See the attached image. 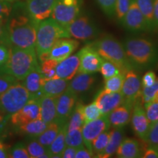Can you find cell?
<instances>
[{
    "instance_id": "obj_1",
    "label": "cell",
    "mask_w": 158,
    "mask_h": 158,
    "mask_svg": "<svg viewBox=\"0 0 158 158\" xmlns=\"http://www.w3.org/2000/svg\"><path fill=\"white\" fill-rule=\"evenodd\" d=\"M38 23L27 14L15 13L10 15L6 23V37L9 47L35 48Z\"/></svg>"
},
{
    "instance_id": "obj_2",
    "label": "cell",
    "mask_w": 158,
    "mask_h": 158,
    "mask_svg": "<svg viewBox=\"0 0 158 158\" xmlns=\"http://www.w3.org/2000/svg\"><path fill=\"white\" fill-rule=\"evenodd\" d=\"M123 45L134 69L158 68V45L152 40L142 37H128L124 41Z\"/></svg>"
},
{
    "instance_id": "obj_3",
    "label": "cell",
    "mask_w": 158,
    "mask_h": 158,
    "mask_svg": "<svg viewBox=\"0 0 158 158\" xmlns=\"http://www.w3.org/2000/svg\"><path fill=\"white\" fill-rule=\"evenodd\" d=\"M64 37H70L68 30L52 18L40 21L37 27L35 43V51L40 62L48 59V53L54 43Z\"/></svg>"
},
{
    "instance_id": "obj_4",
    "label": "cell",
    "mask_w": 158,
    "mask_h": 158,
    "mask_svg": "<svg viewBox=\"0 0 158 158\" xmlns=\"http://www.w3.org/2000/svg\"><path fill=\"white\" fill-rule=\"evenodd\" d=\"M89 44L93 46L102 59L113 62L122 73H125L127 70H134L126 54L123 44L111 35H105Z\"/></svg>"
},
{
    "instance_id": "obj_5",
    "label": "cell",
    "mask_w": 158,
    "mask_h": 158,
    "mask_svg": "<svg viewBox=\"0 0 158 158\" xmlns=\"http://www.w3.org/2000/svg\"><path fill=\"white\" fill-rule=\"evenodd\" d=\"M39 65L35 48L10 47V56L6 68V74L10 75L21 81Z\"/></svg>"
},
{
    "instance_id": "obj_6",
    "label": "cell",
    "mask_w": 158,
    "mask_h": 158,
    "mask_svg": "<svg viewBox=\"0 0 158 158\" xmlns=\"http://www.w3.org/2000/svg\"><path fill=\"white\" fill-rule=\"evenodd\" d=\"M32 97L18 81L0 94V111L7 117L23 108Z\"/></svg>"
},
{
    "instance_id": "obj_7",
    "label": "cell",
    "mask_w": 158,
    "mask_h": 158,
    "mask_svg": "<svg viewBox=\"0 0 158 158\" xmlns=\"http://www.w3.org/2000/svg\"><path fill=\"white\" fill-rule=\"evenodd\" d=\"M83 0H56L51 18L66 28L80 15Z\"/></svg>"
},
{
    "instance_id": "obj_8",
    "label": "cell",
    "mask_w": 158,
    "mask_h": 158,
    "mask_svg": "<svg viewBox=\"0 0 158 158\" xmlns=\"http://www.w3.org/2000/svg\"><path fill=\"white\" fill-rule=\"evenodd\" d=\"M70 37L75 40L89 41L97 38L100 30L94 21L86 15H79L66 27Z\"/></svg>"
},
{
    "instance_id": "obj_9",
    "label": "cell",
    "mask_w": 158,
    "mask_h": 158,
    "mask_svg": "<svg viewBox=\"0 0 158 158\" xmlns=\"http://www.w3.org/2000/svg\"><path fill=\"white\" fill-rule=\"evenodd\" d=\"M121 92L124 98V102L133 106L136 102L141 101V78L133 69L125 73Z\"/></svg>"
},
{
    "instance_id": "obj_10",
    "label": "cell",
    "mask_w": 158,
    "mask_h": 158,
    "mask_svg": "<svg viewBox=\"0 0 158 158\" xmlns=\"http://www.w3.org/2000/svg\"><path fill=\"white\" fill-rule=\"evenodd\" d=\"M110 127V124L108 115H102L97 119L85 122L81 127L85 147L92 152V142L100 133L109 130Z\"/></svg>"
},
{
    "instance_id": "obj_11",
    "label": "cell",
    "mask_w": 158,
    "mask_h": 158,
    "mask_svg": "<svg viewBox=\"0 0 158 158\" xmlns=\"http://www.w3.org/2000/svg\"><path fill=\"white\" fill-rule=\"evenodd\" d=\"M80 59L78 72L95 73L100 71L103 59L89 43L78 52Z\"/></svg>"
},
{
    "instance_id": "obj_12",
    "label": "cell",
    "mask_w": 158,
    "mask_h": 158,
    "mask_svg": "<svg viewBox=\"0 0 158 158\" xmlns=\"http://www.w3.org/2000/svg\"><path fill=\"white\" fill-rule=\"evenodd\" d=\"M37 118H40V98L30 99L23 108L11 114L8 119L12 125L16 128Z\"/></svg>"
},
{
    "instance_id": "obj_13",
    "label": "cell",
    "mask_w": 158,
    "mask_h": 158,
    "mask_svg": "<svg viewBox=\"0 0 158 158\" xmlns=\"http://www.w3.org/2000/svg\"><path fill=\"white\" fill-rule=\"evenodd\" d=\"M122 23L124 28L133 32L149 31L146 20L135 0H130V6L122 19Z\"/></svg>"
},
{
    "instance_id": "obj_14",
    "label": "cell",
    "mask_w": 158,
    "mask_h": 158,
    "mask_svg": "<svg viewBox=\"0 0 158 158\" xmlns=\"http://www.w3.org/2000/svg\"><path fill=\"white\" fill-rule=\"evenodd\" d=\"M130 121L135 135L141 140L145 141L151 124L141 100L134 104Z\"/></svg>"
},
{
    "instance_id": "obj_15",
    "label": "cell",
    "mask_w": 158,
    "mask_h": 158,
    "mask_svg": "<svg viewBox=\"0 0 158 158\" xmlns=\"http://www.w3.org/2000/svg\"><path fill=\"white\" fill-rule=\"evenodd\" d=\"M56 0H26L24 7L33 20L40 21L51 17Z\"/></svg>"
},
{
    "instance_id": "obj_16",
    "label": "cell",
    "mask_w": 158,
    "mask_h": 158,
    "mask_svg": "<svg viewBox=\"0 0 158 158\" xmlns=\"http://www.w3.org/2000/svg\"><path fill=\"white\" fill-rule=\"evenodd\" d=\"M94 102H95L102 115H108L110 112L124 102L122 92H109L106 90L100 91L97 94Z\"/></svg>"
},
{
    "instance_id": "obj_17",
    "label": "cell",
    "mask_w": 158,
    "mask_h": 158,
    "mask_svg": "<svg viewBox=\"0 0 158 158\" xmlns=\"http://www.w3.org/2000/svg\"><path fill=\"white\" fill-rule=\"evenodd\" d=\"M76 100V94L68 89L60 94L56 100V119L62 124L67 123L75 107Z\"/></svg>"
},
{
    "instance_id": "obj_18",
    "label": "cell",
    "mask_w": 158,
    "mask_h": 158,
    "mask_svg": "<svg viewBox=\"0 0 158 158\" xmlns=\"http://www.w3.org/2000/svg\"><path fill=\"white\" fill-rule=\"evenodd\" d=\"M78 45L79 42L75 39H70V37L60 38L51 48L48 57L59 62L72 55Z\"/></svg>"
},
{
    "instance_id": "obj_19",
    "label": "cell",
    "mask_w": 158,
    "mask_h": 158,
    "mask_svg": "<svg viewBox=\"0 0 158 158\" xmlns=\"http://www.w3.org/2000/svg\"><path fill=\"white\" fill-rule=\"evenodd\" d=\"M79 65H80V59L78 53L70 55L68 58L58 63L54 78L70 81L78 72Z\"/></svg>"
},
{
    "instance_id": "obj_20",
    "label": "cell",
    "mask_w": 158,
    "mask_h": 158,
    "mask_svg": "<svg viewBox=\"0 0 158 158\" xmlns=\"http://www.w3.org/2000/svg\"><path fill=\"white\" fill-rule=\"evenodd\" d=\"M133 106L124 102L108 115L110 126L113 128H124L131 119Z\"/></svg>"
},
{
    "instance_id": "obj_21",
    "label": "cell",
    "mask_w": 158,
    "mask_h": 158,
    "mask_svg": "<svg viewBox=\"0 0 158 158\" xmlns=\"http://www.w3.org/2000/svg\"><path fill=\"white\" fill-rule=\"evenodd\" d=\"M95 81L96 78L94 73L78 72L70 81L67 89L78 95L89 90Z\"/></svg>"
},
{
    "instance_id": "obj_22",
    "label": "cell",
    "mask_w": 158,
    "mask_h": 158,
    "mask_svg": "<svg viewBox=\"0 0 158 158\" xmlns=\"http://www.w3.org/2000/svg\"><path fill=\"white\" fill-rule=\"evenodd\" d=\"M43 78V76L39 65L21 81V84L27 89L32 98H40L43 95L41 92Z\"/></svg>"
},
{
    "instance_id": "obj_23",
    "label": "cell",
    "mask_w": 158,
    "mask_h": 158,
    "mask_svg": "<svg viewBox=\"0 0 158 158\" xmlns=\"http://www.w3.org/2000/svg\"><path fill=\"white\" fill-rule=\"evenodd\" d=\"M57 98L58 97L45 94H43L40 98V116L47 124L56 119Z\"/></svg>"
},
{
    "instance_id": "obj_24",
    "label": "cell",
    "mask_w": 158,
    "mask_h": 158,
    "mask_svg": "<svg viewBox=\"0 0 158 158\" xmlns=\"http://www.w3.org/2000/svg\"><path fill=\"white\" fill-rule=\"evenodd\" d=\"M144 151L143 147L137 140L133 138H124L116 150L115 155L119 158L141 157Z\"/></svg>"
},
{
    "instance_id": "obj_25",
    "label": "cell",
    "mask_w": 158,
    "mask_h": 158,
    "mask_svg": "<svg viewBox=\"0 0 158 158\" xmlns=\"http://www.w3.org/2000/svg\"><path fill=\"white\" fill-rule=\"evenodd\" d=\"M70 81L59 78H45L43 77L41 92L42 94L59 97L68 89Z\"/></svg>"
},
{
    "instance_id": "obj_26",
    "label": "cell",
    "mask_w": 158,
    "mask_h": 158,
    "mask_svg": "<svg viewBox=\"0 0 158 158\" xmlns=\"http://www.w3.org/2000/svg\"><path fill=\"white\" fill-rule=\"evenodd\" d=\"M124 139L123 128H113L110 131V138L106 149L101 153L98 154L95 157L108 158L115 155L116 150Z\"/></svg>"
},
{
    "instance_id": "obj_27",
    "label": "cell",
    "mask_w": 158,
    "mask_h": 158,
    "mask_svg": "<svg viewBox=\"0 0 158 158\" xmlns=\"http://www.w3.org/2000/svg\"><path fill=\"white\" fill-rule=\"evenodd\" d=\"M64 124H62L60 122H59L58 120L55 119L54 121L48 124L47 127L40 135L35 138L43 146L48 149V147L56 138Z\"/></svg>"
},
{
    "instance_id": "obj_28",
    "label": "cell",
    "mask_w": 158,
    "mask_h": 158,
    "mask_svg": "<svg viewBox=\"0 0 158 158\" xmlns=\"http://www.w3.org/2000/svg\"><path fill=\"white\" fill-rule=\"evenodd\" d=\"M68 122L62 126L56 138L47 149L50 157H60L61 154L66 147L65 138L68 132Z\"/></svg>"
},
{
    "instance_id": "obj_29",
    "label": "cell",
    "mask_w": 158,
    "mask_h": 158,
    "mask_svg": "<svg viewBox=\"0 0 158 158\" xmlns=\"http://www.w3.org/2000/svg\"><path fill=\"white\" fill-rule=\"evenodd\" d=\"M47 126L48 124L45 123L41 118H37L18 127L15 129L20 133L28 135L31 138H35L40 135L47 127Z\"/></svg>"
},
{
    "instance_id": "obj_30",
    "label": "cell",
    "mask_w": 158,
    "mask_h": 158,
    "mask_svg": "<svg viewBox=\"0 0 158 158\" xmlns=\"http://www.w3.org/2000/svg\"><path fill=\"white\" fill-rule=\"evenodd\" d=\"M135 2L146 20L148 31H154L156 29L153 14L154 0H135Z\"/></svg>"
},
{
    "instance_id": "obj_31",
    "label": "cell",
    "mask_w": 158,
    "mask_h": 158,
    "mask_svg": "<svg viewBox=\"0 0 158 158\" xmlns=\"http://www.w3.org/2000/svg\"><path fill=\"white\" fill-rule=\"evenodd\" d=\"M83 107H84V105L82 102H76L68 119V130L81 129L85 123L84 114H83Z\"/></svg>"
},
{
    "instance_id": "obj_32",
    "label": "cell",
    "mask_w": 158,
    "mask_h": 158,
    "mask_svg": "<svg viewBox=\"0 0 158 158\" xmlns=\"http://www.w3.org/2000/svg\"><path fill=\"white\" fill-rule=\"evenodd\" d=\"M26 147L30 158L50 157L47 148L40 143L36 138H31L26 144Z\"/></svg>"
},
{
    "instance_id": "obj_33",
    "label": "cell",
    "mask_w": 158,
    "mask_h": 158,
    "mask_svg": "<svg viewBox=\"0 0 158 158\" xmlns=\"http://www.w3.org/2000/svg\"><path fill=\"white\" fill-rule=\"evenodd\" d=\"M124 73H120L116 76L110 77L109 78L105 79L104 89L109 92H121L123 85Z\"/></svg>"
},
{
    "instance_id": "obj_34",
    "label": "cell",
    "mask_w": 158,
    "mask_h": 158,
    "mask_svg": "<svg viewBox=\"0 0 158 158\" xmlns=\"http://www.w3.org/2000/svg\"><path fill=\"white\" fill-rule=\"evenodd\" d=\"M65 142H66V146L68 147H72L76 149L84 147V143L83 140L81 129L68 130Z\"/></svg>"
},
{
    "instance_id": "obj_35",
    "label": "cell",
    "mask_w": 158,
    "mask_h": 158,
    "mask_svg": "<svg viewBox=\"0 0 158 158\" xmlns=\"http://www.w3.org/2000/svg\"><path fill=\"white\" fill-rule=\"evenodd\" d=\"M109 138L110 131L108 130L102 132L92 142V152L94 154V157L103 152L109 141Z\"/></svg>"
},
{
    "instance_id": "obj_36",
    "label": "cell",
    "mask_w": 158,
    "mask_h": 158,
    "mask_svg": "<svg viewBox=\"0 0 158 158\" xmlns=\"http://www.w3.org/2000/svg\"><path fill=\"white\" fill-rule=\"evenodd\" d=\"M59 62L52 59H46L40 62V69L43 76L45 78H54L56 75V69Z\"/></svg>"
},
{
    "instance_id": "obj_37",
    "label": "cell",
    "mask_w": 158,
    "mask_h": 158,
    "mask_svg": "<svg viewBox=\"0 0 158 158\" xmlns=\"http://www.w3.org/2000/svg\"><path fill=\"white\" fill-rule=\"evenodd\" d=\"M141 102L142 104H146L148 102L155 100H158V80L157 79L155 84L148 87H142L141 93Z\"/></svg>"
},
{
    "instance_id": "obj_38",
    "label": "cell",
    "mask_w": 158,
    "mask_h": 158,
    "mask_svg": "<svg viewBox=\"0 0 158 158\" xmlns=\"http://www.w3.org/2000/svg\"><path fill=\"white\" fill-rule=\"evenodd\" d=\"M100 72L101 73L104 79L109 78L110 77L116 76V75L120 73H122V70L115 64L104 59L103 61H102L101 67H100Z\"/></svg>"
},
{
    "instance_id": "obj_39",
    "label": "cell",
    "mask_w": 158,
    "mask_h": 158,
    "mask_svg": "<svg viewBox=\"0 0 158 158\" xmlns=\"http://www.w3.org/2000/svg\"><path fill=\"white\" fill-rule=\"evenodd\" d=\"M83 114H84L85 122L97 119L102 116L101 111L94 102H92V103L86 105V106H84Z\"/></svg>"
},
{
    "instance_id": "obj_40",
    "label": "cell",
    "mask_w": 158,
    "mask_h": 158,
    "mask_svg": "<svg viewBox=\"0 0 158 158\" xmlns=\"http://www.w3.org/2000/svg\"><path fill=\"white\" fill-rule=\"evenodd\" d=\"M9 157L11 158H30L26 144L23 142L15 143L10 149Z\"/></svg>"
},
{
    "instance_id": "obj_41",
    "label": "cell",
    "mask_w": 158,
    "mask_h": 158,
    "mask_svg": "<svg viewBox=\"0 0 158 158\" xmlns=\"http://www.w3.org/2000/svg\"><path fill=\"white\" fill-rule=\"evenodd\" d=\"M144 109L150 124L158 121V100L143 104Z\"/></svg>"
},
{
    "instance_id": "obj_42",
    "label": "cell",
    "mask_w": 158,
    "mask_h": 158,
    "mask_svg": "<svg viewBox=\"0 0 158 158\" xmlns=\"http://www.w3.org/2000/svg\"><path fill=\"white\" fill-rule=\"evenodd\" d=\"M148 147L158 148V121L151 124L145 141Z\"/></svg>"
},
{
    "instance_id": "obj_43",
    "label": "cell",
    "mask_w": 158,
    "mask_h": 158,
    "mask_svg": "<svg viewBox=\"0 0 158 158\" xmlns=\"http://www.w3.org/2000/svg\"><path fill=\"white\" fill-rule=\"evenodd\" d=\"M13 3L9 0H0V21L7 22L13 12Z\"/></svg>"
},
{
    "instance_id": "obj_44",
    "label": "cell",
    "mask_w": 158,
    "mask_h": 158,
    "mask_svg": "<svg viewBox=\"0 0 158 158\" xmlns=\"http://www.w3.org/2000/svg\"><path fill=\"white\" fill-rule=\"evenodd\" d=\"M130 3V0H116L115 15L120 23H122V19L127 13Z\"/></svg>"
},
{
    "instance_id": "obj_45",
    "label": "cell",
    "mask_w": 158,
    "mask_h": 158,
    "mask_svg": "<svg viewBox=\"0 0 158 158\" xmlns=\"http://www.w3.org/2000/svg\"><path fill=\"white\" fill-rule=\"evenodd\" d=\"M10 56V47L0 44V75L6 74V68Z\"/></svg>"
},
{
    "instance_id": "obj_46",
    "label": "cell",
    "mask_w": 158,
    "mask_h": 158,
    "mask_svg": "<svg viewBox=\"0 0 158 158\" xmlns=\"http://www.w3.org/2000/svg\"><path fill=\"white\" fill-rule=\"evenodd\" d=\"M104 13L108 17L115 15L116 0H96Z\"/></svg>"
},
{
    "instance_id": "obj_47",
    "label": "cell",
    "mask_w": 158,
    "mask_h": 158,
    "mask_svg": "<svg viewBox=\"0 0 158 158\" xmlns=\"http://www.w3.org/2000/svg\"><path fill=\"white\" fill-rule=\"evenodd\" d=\"M19 81L14 77L8 74L0 75V94L5 92L12 85Z\"/></svg>"
},
{
    "instance_id": "obj_48",
    "label": "cell",
    "mask_w": 158,
    "mask_h": 158,
    "mask_svg": "<svg viewBox=\"0 0 158 158\" xmlns=\"http://www.w3.org/2000/svg\"><path fill=\"white\" fill-rule=\"evenodd\" d=\"M156 81H157V78H156L155 72L153 70H148L147 72L145 73V74L141 78L142 87L151 86L152 85L155 84Z\"/></svg>"
},
{
    "instance_id": "obj_49",
    "label": "cell",
    "mask_w": 158,
    "mask_h": 158,
    "mask_svg": "<svg viewBox=\"0 0 158 158\" xmlns=\"http://www.w3.org/2000/svg\"><path fill=\"white\" fill-rule=\"evenodd\" d=\"M94 157V154L90 152L85 146L77 149L75 158H91Z\"/></svg>"
},
{
    "instance_id": "obj_50",
    "label": "cell",
    "mask_w": 158,
    "mask_h": 158,
    "mask_svg": "<svg viewBox=\"0 0 158 158\" xmlns=\"http://www.w3.org/2000/svg\"><path fill=\"white\" fill-rule=\"evenodd\" d=\"M141 157L143 158H158V148L147 147L142 154Z\"/></svg>"
},
{
    "instance_id": "obj_51",
    "label": "cell",
    "mask_w": 158,
    "mask_h": 158,
    "mask_svg": "<svg viewBox=\"0 0 158 158\" xmlns=\"http://www.w3.org/2000/svg\"><path fill=\"white\" fill-rule=\"evenodd\" d=\"M77 149L76 148L72 147H68L66 146V147L64 148V151L62 152V153L61 154V157L62 158H75L76 156Z\"/></svg>"
},
{
    "instance_id": "obj_52",
    "label": "cell",
    "mask_w": 158,
    "mask_h": 158,
    "mask_svg": "<svg viewBox=\"0 0 158 158\" xmlns=\"http://www.w3.org/2000/svg\"><path fill=\"white\" fill-rule=\"evenodd\" d=\"M6 23L7 22L5 21H0V44L7 45V37H6Z\"/></svg>"
},
{
    "instance_id": "obj_53",
    "label": "cell",
    "mask_w": 158,
    "mask_h": 158,
    "mask_svg": "<svg viewBox=\"0 0 158 158\" xmlns=\"http://www.w3.org/2000/svg\"><path fill=\"white\" fill-rule=\"evenodd\" d=\"M9 151L10 148L0 139V158L9 157Z\"/></svg>"
},
{
    "instance_id": "obj_54",
    "label": "cell",
    "mask_w": 158,
    "mask_h": 158,
    "mask_svg": "<svg viewBox=\"0 0 158 158\" xmlns=\"http://www.w3.org/2000/svg\"><path fill=\"white\" fill-rule=\"evenodd\" d=\"M153 14L155 28L158 29V0H154Z\"/></svg>"
},
{
    "instance_id": "obj_55",
    "label": "cell",
    "mask_w": 158,
    "mask_h": 158,
    "mask_svg": "<svg viewBox=\"0 0 158 158\" xmlns=\"http://www.w3.org/2000/svg\"><path fill=\"white\" fill-rule=\"evenodd\" d=\"M11 1H13V2H15V1H16V0H11Z\"/></svg>"
},
{
    "instance_id": "obj_56",
    "label": "cell",
    "mask_w": 158,
    "mask_h": 158,
    "mask_svg": "<svg viewBox=\"0 0 158 158\" xmlns=\"http://www.w3.org/2000/svg\"><path fill=\"white\" fill-rule=\"evenodd\" d=\"M9 1H10V2H13V1H11V0H9Z\"/></svg>"
},
{
    "instance_id": "obj_57",
    "label": "cell",
    "mask_w": 158,
    "mask_h": 158,
    "mask_svg": "<svg viewBox=\"0 0 158 158\" xmlns=\"http://www.w3.org/2000/svg\"><path fill=\"white\" fill-rule=\"evenodd\" d=\"M157 80H158V79H157Z\"/></svg>"
}]
</instances>
